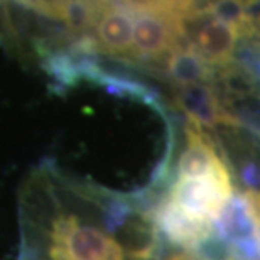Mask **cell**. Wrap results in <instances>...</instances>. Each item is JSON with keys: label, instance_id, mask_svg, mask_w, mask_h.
I'll use <instances>...</instances> for the list:
<instances>
[{"label": "cell", "instance_id": "cell-1", "mask_svg": "<svg viewBox=\"0 0 260 260\" xmlns=\"http://www.w3.org/2000/svg\"><path fill=\"white\" fill-rule=\"evenodd\" d=\"M139 211L120 194L110 196L103 220H91L70 206H53L48 221L34 230L27 260H154L160 243L159 228L127 243L118 240V228Z\"/></svg>", "mask_w": 260, "mask_h": 260}, {"label": "cell", "instance_id": "cell-2", "mask_svg": "<svg viewBox=\"0 0 260 260\" xmlns=\"http://www.w3.org/2000/svg\"><path fill=\"white\" fill-rule=\"evenodd\" d=\"M242 34L233 25L203 10L183 24V39L210 68H226L233 61Z\"/></svg>", "mask_w": 260, "mask_h": 260}, {"label": "cell", "instance_id": "cell-3", "mask_svg": "<svg viewBox=\"0 0 260 260\" xmlns=\"http://www.w3.org/2000/svg\"><path fill=\"white\" fill-rule=\"evenodd\" d=\"M132 7L134 61L166 59L183 41V25L128 0Z\"/></svg>", "mask_w": 260, "mask_h": 260}, {"label": "cell", "instance_id": "cell-4", "mask_svg": "<svg viewBox=\"0 0 260 260\" xmlns=\"http://www.w3.org/2000/svg\"><path fill=\"white\" fill-rule=\"evenodd\" d=\"M88 32L98 51L118 59L134 61L132 7L128 0L96 4Z\"/></svg>", "mask_w": 260, "mask_h": 260}, {"label": "cell", "instance_id": "cell-5", "mask_svg": "<svg viewBox=\"0 0 260 260\" xmlns=\"http://www.w3.org/2000/svg\"><path fill=\"white\" fill-rule=\"evenodd\" d=\"M176 102L186 112L188 120L203 128L216 125H237L238 123L237 118L226 112L213 88L205 83L181 86Z\"/></svg>", "mask_w": 260, "mask_h": 260}, {"label": "cell", "instance_id": "cell-6", "mask_svg": "<svg viewBox=\"0 0 260 260\" xmlns=\"http://www.w3.org/2000/svg\"><path fill=\"white\" fill-rule=\"evenodd\" d=\"M166 68L173 81L179 86L205 83L211 76V68L183 43L166 58Z\"/></svg>", "mask_w": 260, "mask_h": 260}, {"label": "cell", "instance_id": "cell-7", "mask_svg": "<svg viewBox=\"0 0 260 260\" xmlns=\"http://www.w3.org/2000/svg\"><path fill=\"white\" fill-rule=\"evenodd\" d=\"M14 2L24 5V7L34 10L41 15H46V17L63 20L71 0H14Z\"/></svg>", "mask_w": 260, "mask_h": 260}, {"label": "cell", "instance_id": "cell-8", "mask_svg": "<svg viewBox=\"0 0 260 260\" xmlns=\"http://www.w3.org/2000/svg\"><path fill=\"white\" fill-rule=\"evenodd\" d=\"M166 260H203L200 255H193V253H174L173 257Z\"/></svg>", "mask_w": 260, "mask_h": 260}, {"label": "cell", "instance_id": "cell-9", "mask_svg": "<svg viewBox=\"0 0 260 260\" xmlns=\"http://www.w3.org/2000/svg\"><path fill=\"white\" fill-rule=\"evenodd\" d=\"M90 4H105V2H110V0H86Z\"/></svg>", "mask_w": 260, "mask_h": 260}, {"label": "cell", "instance_id": "cell-10", "mask_svg": "<svg viewBox=\"0 0 260 260\" xmlns=\"http://www.w3.org/2000/svg\"><path fill=\"white\" fill-rule=\"evenodd\" d=\"M0 2H2V0H0Z\"/></svg>", "mask_w": 260, "mask_h": 260}]
</instances>
